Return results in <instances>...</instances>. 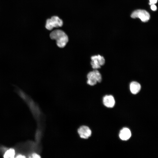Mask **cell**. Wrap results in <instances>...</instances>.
<instances>
[{
    "label": "cell",
    "mask_w": 158,
    "mask_h": 158,
    "mask_svg": "<svg viewBox=\"0 0 158 158\" xmlns=\"http://www.w3.org/2000/svg\"><path fill=\"white\" fill-rule=\"evenodd\" d=\"M78 133L80 136L82 138L87 139L90 137L92 133L90 129L87 126H82L78 130Z\"/></svg>",
    "instance_id": "6"
},
{
    "label": "cell",
    "mask_w": 158,
    "mask_h": 158,
    "mask_svg": "<svg viewBox=\"0 0 158 158\" xmlns=\"http://www.w3.org/2000/svg\"><path fill=\"white\" fill-rule=\"evenodd\" d=\"M63 24L61 19L57 16H53L47 20L45 27L47 30H51L54 28L61 27Z\"/></svg>",
    "instance_id": "3"
},
{
    "label": "cell",
    "mask_w": 158,
    "mask_h": 158,
    "mask_svg": "<svg viewBox=\"0 0 158 158\" xmlns=\"http://www.w3.org/2000/svg\"><path fill=\"white\" fill-rule=\"evenodd\" d=\"M132 18H139L143 22L147 21L150 19V16L149 13L146 11L138 9L134 11L131 15Z\"/></svg>",
    "instance_id": "4"
},
{
    "label": "cell",
    "mask_w": 158,
    "mask_h": 158,
    "mask_svg": "<svg viewBox=\"0 0 158 158\" xmlns=\"http://www.w3.org/2000/svg\"><path fill=\"white\" fill-rule=\"evenodd\" d=\"M16 158H25L26 157L23 155L21 154H19L17 155L16 157Z\"/></svg>",
    "instance_id": "13"
},
{
    "label": "cell",
    "mask_w": 158,
    "mask_h": 158,
    "mask_svg": "<svg viewBox=\"0 0 158 158\" xmlns=\"http://www.w3.org/2000/svg\"><path fill=\"white\" fill-rule=\"evenodd\" d=\"M87 83L91 86L94 85L97 82L100 83L102 80L101 75L96 69L89 72L87 75Z\"/></svg>",
    "instance_id": "2"
},
{
    "label": "cell",
    "mask_w": 158,
    "mask_h": 158,
    "mask_svg": "<svg viewBox=\"0 0 158 158\" xmlns=\"http://www.w3.org/2000/svg\"><path fill=\"white\" fill-rule=\"evenodd\" d=\"M131 136L130 130L128 128H124L120 130L119 133L120 138L123 140H127L129 139Z\"/></svg>",
    "instance_id": "8"
},
{
    "label": "cell",
    "mask_w": 158,
    "mask_h": 158,
    "mask_svg": "<svg viewBox=\"0 0 158 158\" xmlns=\"http://www.w3.org/2000/svg\"><path fill=\"white\" fill-rule=\"evenodd\" d=\"M91 59V64L94 69L100 68L101 66L104 65L105 63L104 58L100 55L92 56Z\"/></svg>",
    "instance_id": "5"
},
{
    "label": "cell",
    "mask_w": 158,
    "mask_h": 158,
    "mask_svg": "<svg viewBox=\"0 0 158 158\" xmlns=\"http://www.w3.org/2000/svg\"><path fill=\"white\" fill-rule=\"evenodd\" d=\"M151 9L153 11H155L157 9V7L154 4H152L151 6Z\"/></svg>",
    "instance_id": "12"
},
{
    "label": "cell",
    "mask_w": 158,
    "mask_h": 158,
    "mask_svg": "<svg viewBox=\"0 0 158 158\" xmlns=\"http://www.w3.org/2000/svg\"><path fill=\"white\" fill-rule=\"evenodd\" d=\"M15 151L13 149H10L7 150L4 155V158H14L15 156Z\"/></svg>",
    "instance_id": "10"
},
{
    "label": "cell",
    "mask_w": 158,
    "mask_h": 158,
    "mask_svg": "<svg viewBox=\"0 0 158 158\" xmlns=\"http://www.w3.org/2000/svg\"><path fill=\"white\" fill-rule=\"evenodd\" d=\"M51 38L55 40L57 46L60 48H63L68 41V36L63 31L56 30L52 31L50 34Z\"/></svg>",
    "instance_id": "1"
},
{
    "label": "cell",
    "mask_w": 158,
    "mask_h": 158,
    "mask_svg": "<svg viewBox=\"0 0 158 158\" xmlns=\"http://www.w3.org/2000/svg\"><path fill=\"white\" fill-rule=\"evenodd\" d=\"M104 104L108 108H112L114 105L115 101L114 97L111 95H106L103 99Z\"/></svg>",
    "instance_id": "7"
},
{
    "label": "cell",
    "mask_w": 158,
    "mask_h": 158,
    "mask_svg": "<svg viewBox=\"0 0 158 158\" xmlns=\"http://www.w3.org/2000/svg\"><path fill=\"white\" fill-rule=\"evenodd\" d=\"M41 157L38 154L36 153H33L32 155V158H40Z\"/></svg>",
    "instance_id": "11"
},
{
    "label": "cell",
    "mask_w": 158,
    "mask_h": 158,
    "mask_svg": "<svg viewBox=\"0 0 158 158\" xmlns=\"http://www.w3.org/2000/svg\"><path fill=\"white\" fill-rule=\"evenodd\" d=\"M141 87L140 84L136 81H132L130 84V89L133 94H136L140 90Z\"/></svg>",
    "instance_id": "9"
},
{
    "label": "cell",
    "mask_w": 158,
    "mask_h": 158,
    "mask_svg": "<svg viewBox=\"0 0 158 158\" xmlns=\"http://www.w3.org/2000/svg\"><path fill=\"white\" fill-rule=\"evenodd\" d=\"M157 0H150V3L151 4H154L157 3Z\"/></svg>",
    "instance_id": "14"
}]
</instances>
